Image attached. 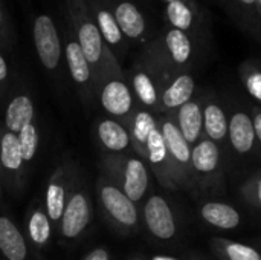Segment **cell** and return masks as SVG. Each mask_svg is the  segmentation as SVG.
I'll use <instances>...</instances> for the list:
<instances>
[{
  "mask_svg": "<svg viewBox=\"0 0 261 260\" xmlns=\"http://www.w3.org/2000/svg\"><path fill=\"white\" fill-rule=\"evenodd\" d=\"M63 6L66 23L72 28L86 60L93 70L96 86L110 75H124L122 64L106 46L86 0H63Z\"/></svg>",
  "mask_w": 261,
  "mask_h": 260,
  "instance_id": "obj_1",
  "label": "cell"
},
{
  "mask_svg": "<svg viewBox=\"0 0 261 260\" xmlns=\"http://www.w3.org/2000/svg\"><path fill=\"white\" fill-rule=\"evenodd\" d=\"M208 49L210 48L191 35L168 25H162L156 37L139 51L153 60L162 70L173 74L179 70H196Z\"/></svg>",
  "mask_w": 261,
  "mask_h": 260,
  "instance_id": "obj_2",
  "label": "cell"
},
{
  "mask_svg": "<svg viewBox=\"0 0 261 260\" xmlns=\"http://www.w3.org/2000/svg\"><path fill=\"white\" fill-rule=\"evenodd\" d=\"M193 193L202 198L226 195L223 153L217 144L202 138L191 149Z\"/></svg>",
  "mask_w": 261,
  "mask_h": 260,
  "instance_id": "obj_3",
  "label": "cell"
},
{
  "mask_svg": "<svg viewBox=\"0 0 261 260\" xmlns=\"http://www.w3.org/2000/svg\"><path fill=\"white\" fill-rule=\"evenodd\" d=\"M98 207L106 222L121 236L138 233L141 222V208L115 182L99 175L95 182Z\"/></svg>",
  "mask_w": 261,
  "mask_h": 260,
  "instance_id": "obj_4",
  "label": "cell"
},
{
  "mask_svg": "<svg viewBox=\"0 0 261 260\" xmlns=\"http://www.w3.org/2000/svg\"><path fill=\"white\" fill-rule=\"evenodd\" d=\"M101 175L115 182L135 204L144 202L151 188V172L147 162L136 153L104 155L101 153Z\"/></svg>",
  "mask_w": 261,
  "mask_h": 260,
  "instance_id": "obj_5",
  "label": "cell"
},
{
  "mask_svg": "<svg viewBox=\"0 0 261 260\" xmlns=\"http://www.w3.org/2000/svg\"><path fill=\"white\" fill-rule=\"evenodd\" d=\"M92 224H93V199L87 187L84 173L81 170L69 195V199L64 205V211L55 234L58 236L60 244L73 245L87 236Z\"/></svg>",
  "mask_w": 261,
  "mask_h": 260,
  "instance_id": "obj_6",
  "label": "cell"
},
{
  "mask_svg": "<svg viewBox=\"0 0 261 260\" xmlns=\"http://www.w3.org/2000/svg\"><path fill=\"white\" fill-rule=\"evenodd\" d=\"M32 41L44 72L57 81L63 80L66 74L63 35L50 14L40 12L34 15Z\"/></svg>",
  "mask_w": 261,
  "mask_h": 260,
  "instance_id": "obj_7",
  "label": "cell"
},
{
  "mask_svg": "<svg viewBox=\"0 0 261 260\" xmlns=\"http://www.w3.org/2000/svg\"><path fill=\"white\" fill-rule=\"evenodd\" d=\"M124 72L125 80L136 100V104L159 115L161 90L170 74L162 70L153 60H150L141 51H138L132 66Z\"/></svg>",
  "mask_w": 261,
  "mask_h": 260,
  "instance_id": "obj_8",
  "label": "cell"
},
{
  "mask_svg": "<svg viewBox=\"0 0 261 260\" xmlns=\"http://www.w3.org/2000/svg\"><path fill=\"white\" fill-rule=\"evenodd\" d=\"M121 32L132 48L142 49L158 34L159 26L148 9L138 0H104Z\"/></svg>",
  "mask_w": 261,
  "mask_h": 260,
  "instance_id": "obj_9",
  "label": "cell"
},
{
  "mask_svg": "<svg viewBox=\"0 0 261 260\" xmlns=\"http://www.w3.org/2000/svg\"><path fill=\"white\" fill-rule=\"evenodd\" d=\"M164 25L179 29L206 48L213 44V20L210 11L199 0H174L162 11Z\"/></svg>",
  "mask_w": 261,
  "mask_h": 260,
  "instance_id": "obj_10",
  "label": "cell"
},
{
  "mask_svg": "<svg viewBox=\"0 0 261 260\" xmlns=\"http://www.w3.org/2000/svg\"><path fill=\"white\" fill-rule=\"evenodd\" d=\"M63 46H64V66L66 74L75 87V92L86 109L96 106V80L93 70L86 60V55L78 44L72 28L66 23L63 31Z\"/></svg>",
  "mask_w": 261,
  "mask_h": 260,
  "instance_id": "obj_11",
  "label": "cell"
},
{
  "mask_svg": "<svg viewBox=\"0 0 261 260\" xmlns=\"http://www.w3.org/2000/svg\"><path fill=\"white\" fill-rule=\"evenodd\" d=\"M228 107V153L239 162L258 156L254 120L249 101L240 98L225 100Z\"/></svg>",
  "mask_w": 261,
  "mask_h": 260,
  "instance_id": "obj_12",
  "label": "cell"
},
{
  "mask_svg": "<svg viewBox=\"0 0 261 260\" xmlns=\"http://www.w3.org/2000/svg\"><path fill=\"white\" fill-rule=\"evenodd\" d=\"M158 123L173 166L176 190H185L193 193V169H191L193 147L182 136L174 120L170 115H158Z\"/></svg>",
  "mask_w": 261,
  "mask_h": 260,
  "instance_id": "obj_13",
  "label": "cell"
},
{
  "mask_svg": "<svg viewBox=\"0 0 261 260\" xmlns=\"http://www.w3.org/2000/svg\"><path fill=\"white\" fill-rule=\"evenodd\" d=\"M26 170L18 138L0 123V182L3 192L11 198H20L28 185Z\"/></svg>",
  "mask_w": 261,
  "mask_h": 260,
  "instance_id": "obj_14",
  "label": "cell"
},
{
  "mask_svg": "<svg viewBox=\"0 0 261 260\" xmlns=\"http://www.w3.org/2000/svg\"><path fill=\"white\" fill-rule=\"evenodd\" d=\"M80 173H81V167L78 166L76 161L63 159L52 170V173L46 182L43 202H44V208L47 211V216L52 221L55 231L61 221L64 205L69 199V195H70Z\"/></svg>",
  "mask_w": 261,
  "mask_h": 260,
  "instance_id": "obj_15",
  "label": "cell"
},
{
  "mask_svg": "<svg viewBox=\"0 0 261 260\" xmlns=\"http://www.w3.org/2000/svg\"><path fill=\"white\" fill-rule=\"evenodd\" d=\"M141 222L147 233L159 242H170L179 234L177 213L173 204L161 195L153 193L142 202Z\"/></svg>",
  "mask_w": 261,
  "mask_h": 260,
  "instance_id": "obj_16",
  "label": "cell"
},
{
  "mask_svg": "<svg viewBox=\"0 0 261 260\" xmlns=\"http://www.w3.org/2000/svg\"><path fill=\"white\" fill-rule=\"evenodd\" d=\"M96 104H99L106 116L125 124L138 107L133 92L125 80V72L124 75H110L98 84Z\"/></svg>",
  "mask_w": 261,
  "mask_h": 260,
  "instance_id": "obj_17",
  "label": "cell"
},
{
  "mask_svg": "<svg viewBox=\"0 0 261 260\" xmlns=\"http://www.w3.org/2000/svg\"><path fill=\"white\" fill-rule=\"evenodd\" d=\"M35 118H37V109H35L34 95L29 86L26 84V81L20 75H15L12 89L2 110L0 123L6 130L17 135L23 127L37 121Z\"/></svg>",
  "mask_w": 261,
  "mask_h": 260,
  "instance_id": "obj_18",
  "label": "cell"
},
{
  "mask_svg": "<svg viewBox=\"0 0 261 260\" xmlns=\"http://www.w3.org/2000/svg\"><path fill=\"white\" fill-rule=\"evenodd\" d=\"M203 135L223 152L228 149V107L213 87L203 89Z\"/></svg>",
  "mask_w": 261,
  "mask_h": 260,
  "instance_id": "obj_19",
  "label": "cell"
},
{
  "mask_svg": "<svg viewBox=\"0 0 261 260\" xmlns=\"http://www.w3.org/2000/svg\"><path fill=\"white\" fill-rule=\"evenodd\" d=\"M87 8L99 29V34L106 43V46L112 51V54L116 57V60L122 64L127 58L132 46L121 32L112 11L106 5L104 0H86Z\"/></svg>",
  "mask_w": 261,
  "mask_h": 260,
  "instance_id": "obj_20",
  "label": "cell"
},
{
  "mask_svg": "<svg viewBox=\"0 0 261 260\" xmlns=\"http://www.w3.org/2000/svg\"><path fill=\"white\" fill-rule=\"evenodd\" d=\"M23 233L32 248V251L40 256L43 251L49 250L52 245V239L55 236V228L52 225L50 218L44 208L43 198L34 199L24 215Z\"/></svg>",
  "mask_w": 261,
  "mask_h": 260,
  "instance_id": "obj_21",
  "label": "cell"
},
{
  "mask_svg": "<svg viewBox=\"0 0 261 260\" xmlns=\"http://www.w3.org/2000/svg\"><path fill=\"white\" fill-rule=\"evenodd\" d=\"M197 93L194 70H179L167 77L159 98V115H173Z\"/></svg>",
  "mask_w": 261,
  "mask_h": 260,
  "instance_id": "obj_22",
  "label": "cell"
},
{
  "mask_svg": "<svg viewBox=\"0 0 261 260\" xmlns=\"http://www.w3.org/2000/svg\"><path fill=\"white\" fill-rule=\"evenodd\" d=\"M93 136L104 155H130L135 153L125 124L118 120L101 116L93 123Z\"/></svg>",
  "mask_w": 261,
  "mask_h": 260,
  "instance_id": "obj_23",
  "label": "cell"
},
{
  "mask_svg": "<svg viewBox=\"0 0 261 260\" xmlns=\"http://www.w3.org/2000/svg\"><path fill=\"white\" fill-rule=\"evenodd\" d=\"M0 257L3 260H38L23 230L6 213L0 211Z\"/></svg>",
  "mask_w": 261,
  "mask_h": 260,
  "instance_id": "obj_24",
  "label": "cell"
},
{
  "mask_svg": "<svg viewBox=\"0 0 261 260\" xmlns=\"http://www.w3.org/2000/svg\"><path fill=\"white\" fill-rule=\"evenodd\" d=\"M151 172V175L154 176V179L158 181V184L165 188V190H171L176 192V184H174V173H173V166L162 138V133L158 129H154L148 138L147 143V152H145V159H144Z\"/></svg>",
  "mask_w": 261,
  "mask_h": 260,
  "instance_id": "obj_25",
  "label": "cell"
},
{
  "mask_svg": "<svg viewBox=\"0 0 261 260\" xmlns=\"http://www.w3.org/2000/svg\"><path fill=\"white\" fill-rule=\"evenodd\" d=\"M234 25L261 46V17L257 0H217Z\"/></svg>",
  "mask_w": 261,
  "mask_h": 260,
  "instance_id": "obj_26",
  "label": "cell"
},
{
  "mask_svg": "<svg viewBox=\"0 0 261 260\" xmlns=\"http://www.w3.org/2000/svg\"><path fill=\"white\" fill-rule=\"evenodd\" d=\"M182 136L193 147L197 141L205 138L203 135V89L197 90V93L179 107L173 115H170Z\"/></svg>",
  "mask_w": 261,
  "mask_h": 260,
  "instance_id": "obj_27",
  "label": "cell"
},
{
  "mask_svg": "<svg viewBox=\"0 0 261 260\" xmlns=\"http://www.w3.org/2000/svg\"><path fill=\"white\" fill-rule=\"evenodd\" d=\"M197 216L203 224L217 230H234L242 224L240 211L223 201L205 199L197 205Z\"/></svg>",
  "mask_w": 261,
  "mask_h": 260,
  "instance_id": "obj_28",
  "label": "cell"
},
{
  "mask_svg": "<svg viewBox=\"0 0 261 260\" xmlns=\"http://www.w3.org/2000/svg\"><path fill=\"white\" fill-rule=\"evenodd\" d=\"M158 126H159L158 115L150 112V110H147V109H142L139 106L135 109V112L125 121V127L128 130L133 150H135V153L139 158L145 159L148 138H150L151 132L154 129H158Z\"/></svg>",
  "mask_w": 261,
  "mask_h": 260,
  "instance_id": "obj_29",
  "label": "cell"
},
{
  "mask_svg": "<svg viewBox=\"0 0 261 260\" xmlns=\"http://www.w3.org/2000/svg\"><path fill=\"white\" fill-rule=\"evenodd\" d=\"M208 247L216 260H261L260 248L222 236H213L208 241Z\"/></svg>",
  "mask_w": 261,
  "mask_h": 260,
  "instance_id": "obj_30",
  "label": "cell"
},
{
  "mask_svg": "<svg viewBox=\"0 0 261 260\" xmlns=\"http://www.w3.org/2000/svg\"><path fill=\"white\" fill-rule=\"evenodd\" d=\"M240 81L252 100V103L261 106V58L249 57L239 64Z\"/></svg>",
  "mask_w": 261,
  "mask_h": 260,
  "instance_id": "obj_31",
  "label": "cell"
},
{
  "mask_svg": "<svg viewBox=\"0 0 261 260\" xmlns=\"http://www.w3.org/2000/svg\"><path fill=\"white\" fill-rule=\"evenodd\" d=\"M18 144H20V150L23 155V161L26 166V170L31 175V169L35 162V158L38 155L40 150V129H38V123L34 121L31 124H28L26 127H23L18 133Z\"/></svg>",
  "mask_w": 261,
  "mask_h": 260,
  "instance_id": "obj_32",
  "label": "cell"
},
{
  "mask_svg": "<svg viewBox=\"0 0 261 260\" xmlns=\"http://www.w3.org/2000/svg\"><path fill=\"white\" fill-rule=\"evenodd\" d=\"M240 199L261 213V169L251 172L239 185Z\"/></svg>",
  "mask_w": 261,
  "mask_h": 260,
  "instance_id": "obj_33",
  "label": "cell"
},
{
  "mask_svg": "<svg viewBox=\"0 0 261 260\" xmlns=\"http://www.w3.org/2000/svg\"><path fill=\"white\" fill-rule=\"evenodd\" d=\"M15 46V29L9 17L6 5L0 0V49L3 52H11Z\"/></svg>",
  "mask_w": 261,
  "mask_h": 260,
  "instance_id": "obj_34",
  "label": "cell"
},
{
  "mask_svg": "<svg viewBox=\"0 0 261 260\" xmlns=\"http://www.w3.org/2000/svg\"><path fill=\"white\" fill-rule=\"evenodd\" d=\"M14 72L11 69V64L6 58V52L0 49V113L3 110V106L6 103V98L12 89L14 84Z\"/></svg>",
  "mask_w": 261,
  "mask_h": 260,
  "instance_id": "obj_35",
  "label": "cell"
},
{
  "mask_svg": "<svg viewBox=\"0 0 261 260\" xmlns=\"http://www.w3.org/2000/svg\"><path fill=\"white\" fill-rule=\"evenodd\" d=\"M249 109L254 120V129H255V141H257V150L258 156H261V106L249 101Z\"/></svg>",
  "mask_w": 261,
  "mask_h": 260,
  "instance_id": "obj_36",
  "label": "cell"
},
{
  "mask_svg": "<svg viewBox=\"0 0 261 260\" xmlns=\"http://www.w3.org/2000/svg\"><path fill=\"white\" fill-rule=\"evenodd\" d=\"M83 260H113L112 251L106 247H96L93 250H90Z\"/></svg>",
  "mask_w": 261,
  "mask_h": 260,
  "instance_id": "obj_37",
  "label": "cell"
},
{
  "mask_svg": "<svg viewBox=\"0 0 261 260\" xmlns=\"http://www.w3.org/2000/svg\"><path fill=\"white\" fill-rule=\"evenodd\" d=\"M187 260H216L213 256H206V254H202L199 251H194V253H190L187 256Z\"/></svg>",
  "mask_w": 261,
  "mask_h": 260,
  "instance_id": "obj_38",
  "label": "cell"
},
{
  "mask_svg": "<svg viewBox=\"0 0 261 260\" xmlns=\"http://www.w3.org/2000/svg\"><path fill=\"white\" fill-rule=\"evenodd\" d=\"M148 260H180L177 257H173V256H167V254H153Z\"/></svg>",
  "mask_w": 261,
  "mask_h": 260,
  "instance_id": "obj_39",
  "label": "cell"
},
{
  "mask_svg": "<svg viewBox=\"0 0 261 260\" xmlns=\"http://www.w3.org/2000/svg\"><path fill=\"white\" fill-rule=\"evenodd\" d=\"M3 195H5V192H3V187H2V182H0V210L3 207Z\"/></svg>",
  "mask_w": 261,
  "mask_h": 260,
  "instance_id": "obj_40",
  "label": "cell"
},
{
  "mask_svg": "<svg viewBox=\"0 0 261 260\" xmlns=\"http://www.w3.org/2000/svg\"><path fill=\"white\" fill-rule=\"evenodd\" d=\"M138 2H141L142 5H151V0H138Z\"/></svg>",
  "mask_w": 261,
  "mask_h": 260,
  "instance_id": "obj_41",
  "label": "cell"
},
{
  "mask_svg": "<svg viewBox=\"0 0 261 260\" xmlns=\"http://www.w3.org/2000/svg\"><path fill=\"white\" fill-rule=\"evenodd\" d=\"M200 2V0H199ZM202 2H205V3H213V5H217V0H202Z\"/></svg>",
  "mask_w": 261,
  "mask_h": 260,
  "instance_id": "obj_42",
  "label": "cell"
},
{
  "mask_svg": "<svg viewBox=\"0 0 261 260\" xmlns=\"http://www.w3.org/2000/svg\"><path fill=\"white\" fill-rule=\"evenodd\" d=\"M257 6H258V12H260V17H261V0H257Z\"/></svg>",
  "mask_w": 261,
  "mask_h": 260,
  "instance_id": "obj_43",
  "label": "cell"
},
{
  "mask_svg": "<svg viewBox=\"0 0 261 260\" xmlns=\"http://www.w3.org/2000/svg\"><path fill=\"white\" fill-rule=\"evenodd\" d=\"M127 260H145V259H142V257H136V256H133V257H128Z\"/></svg>",
  "mask_w": 261,
  "mask_h": 260,
  "instance_id": "obj_44",
  "label": "cell"
},
{
  "mask_svg": "<svg viewBox=\"0 0 261 260\" xmlns=\"http://www.w3.org/2000/svg\"><path fill=\"white\" fill-rule=\"evenodd\" d=\"M162 2H164V3L167 5V3H171V2H174V0H162Z\"/></svg>",
  "mask_w": 261,
  "mask_h": 260,
  "instance_id": "obj_45",
  "label": "cell"
},
{
  "mask_svg": "<svg viewBox=\"0 0 261 260\" xmlns=\"http://www.w3.org/2000/svg\"><path fill=\"white\" fill-rule=\"evenodd\" d=\"M258 242H260V247H258V248H260V250H261V239H260V241H258Z\"/></svg>",
  "mask_w": 261,
  "mask_h": 260,
  "instance_id": "obj_46",
  "label": "cell"
}]
</instances>
